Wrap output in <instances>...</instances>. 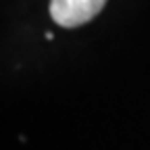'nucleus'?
<instances>
[{
    "label": "nucleus",
    "instance_id": "obj_1",
    "mask_svg": "<svg viewBox=\"0 0 150 150\" xmlns=\"http://www.w3.org/2000/svg\"><path fill=\"white\" fill-rule=\"evenodd\" d=\"M106 0H50V15L61 27H79L94 19Z\"/></svg>",
    "mask_w": 150,
    "mask_h": 150
}]
</instances>
